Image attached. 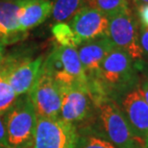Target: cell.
<instances>
[{
    "instance_id": "6da1fadb",
    "label": "cell",
    "mask_w": 148,
    "mask_h": 148,
    "mask_svg": "<svg viewBox=\"0 0 148 148\" xmlns=\"http://www.w3.org/2000/svg\"><path fill=\"white\" fill-rule=\"evenodd\" d=\"M140 71V66L128 53L114 47L103 60L96 75L88 80V90L94 105L104 100L115 102L137 88Z\"/></svg>"
},
{
    "instance_id": "7a4b0ae2",
    "label": "cell",
    "mask_w": 148,
    "mask_h": 148,
    "mask_svg": "<svg viewBox=\"0 0 148 148\" xmlns=\"http://www.w3.org/2000/svg\"><path fill=\"white\" fill-rule=\"evenodd\" d=\"M83 126L117 148H141L119 107L112 100H104L94 105L92 115Z\"/></svg>"
},
{
    "instance_id": "3957f363",
    "label": "cell",
    "mask_w": 148,
    "mask_h": 148,
    "mask_svg": "<svg viewBox=\"0 0 148 148\" xmlns=\"http://www.w3.org/2000/svg\"><path fill=\"white\" fill-rule=\"evenodd\" d=\"M38 117L29 93L16 98L5 112L8 148H31Z\"/></svg>"
},
{
    "instance_id": "277c9868",
    "label": "cell",
    "mask_w": 148,
    "mask_h": 148,
    "mask_svg": "<svg viewBox=\"0 0 148 148\" xmlns=\"http://www.w3.org/2000/svg\"><path fill=\"white\" fill-rule=\"evenodd\" d=\"M138 30L140 23L131 9L109 17V40L115 48L128 53L143 71L144 63L138 41Z\"/></svg>"
},
{
    "instance_id": "5b68a950",
    "label": "cell",
    "mask_w": 148,
    "mask_h": 148,
    "mask_svg": "<svg viewBox=\"0 0 148 148\" xmlns=\"http://www.w3.org/2000/svg\"><path fill=\"white\" fill-rule=\"evenodd\" d=\"M77 128L59 118L38 117L31 148H74Z\"/></svg>"
},
{
    "instance_id": "8992f818",
    "label": "cell",
    "mask_w": 148,
    "mask_h": 148,
    "mask_svg": "<svg viewBox=\"0 0 148 148\" xmlns=\"http://www.w3.org/2000/svg\"><path fill=\"white\" fill-rule=\"evenodd\" d=\"M29 95L37 117H60L63 103L62 90L57 83L48 74L41 71V69Z\"/></svg>"
},
{
    "instance_id": "52a82bcc",
    "label": "cell",
    "mask_w": 148,
    "mask_h": 148,
    "mask_svg": "<svg viewBox=\"0 0 148 148\" xmlns=\"http://www.w3.org/2000/svg\"><path fill=\"white\" fill-rule=\"evenodd\" d=\"M115 103L119 107L140 147L144 148L148 138V104L138 86L123 94Z\"/></svg>"
},
{
    "instance_id": "ba28073f",
    "label": "cell",
    "mask_w": 148,
    "mask_h": 148,
    "mask_svg": "<svg viewBox=\"0 0 148 148\" xmlns=\"http://www.w3.org/2000/svg\"><path fill=\"white\" fill-rule=\"evenodd\" d=\"M63 103L60 118L73 124L76 128L85 125L90 120L94 110L92 101L88 88L78 87L61 88Z\"/></svg>"
},
{
    "instance_id": "9c48e42d",
    "label": "cell",
    "mask_w": 148,
    "mask_h": 148,
    "mask_svg": "<svg viewBox=\"0 0 148 148\" xmlns=\"http://www.w3.org/2000/svg\"><path fill=\"white\" fill-rule=\"evenodd\" d=\"M69 24L81 42L108 36L109 16L87 6L70 19Z\"/></svg>"
},
{
    "instance_id": "30bf717a",
    "label": "cell",
    "mask_w": 148,
    "mask_h": 148,
    "mask_svg": "<svg viewBox=\"0 0 148 148\" xmlns=\"http://www.w3.org/2000/svg\"><path fill=\"white\" fill-rule=\"evenodd\" d=\"M43 61V56L35 59L24 57L8 74L7 81L17 97L30 92L40 75Z\"/></svg>"
},
{
    "instance_id": "8fae6325",
    "label": "cell",
    "mask_w": 148,
    "mask_h": 148,
    "mask_svg": "<svg viewBox=\"0 0 148 148\" xmlns=\"http://www.w3.org/2000/svg\"><path fill=\"white\" fill-rule=\"evenodd\" d=\"M114 48V46L108 36L83 41L77 47V52L88 80L96 75L103 60Z\"/></svg>"
},
{
    "instance_id": "7c38bea8",
    "label": "cell",
    "mask_w": 148,
    "mask_h": 148,
    "mask_svg": "<svg viewBox=\"0 0 148 148\" xmlns=\"http://www.w3.org/2000/svg\"><path fill=\"white\" fill-rule=\"evenodd\" d=\"M28 0H0V43H14L25 37L19 30L18 17L22 6Z\"/></svg>"
},
{
    "instance_id": "4fadbf2b",
    "label": "cell",
    "mask_w": 148,
    "mask_h": 148,
    "mask_svg": "<svg viewBox=\"0 0 148 148\" xmlns=\"http://www.w3.org/2000/svg\"><path fill=\"white\" fill-rule=\"evenodd\" d=\"M51 0H28L22 6L19 13V30L26 34L28 30L43 23L51 16Z\"/></svg>"
},
{
    "instance_id": "5bb4252c",
    "label": "cell",
    "mask_w": 148,
    "mask_h": 148,
    "mask_svg": "<svg viewBox=\"0 0 148 148\" xmlns=\"http://www.w3.org/2000/svg\"><path fill=\"white\" fill-rule=\"evenodd\" d=\"M58 52L64 71L83 88H88V79L76 48L58 45Z\"/></svg>"
},
{
    "instance_id": "9a60e30c",
    "label": "cell",
    "mask_w": 148,
    "mask_h": 148,
    "mask_svg": "<svg viewBox=\"0 0 148 148\" xmlns=\"http://www.w3.org/2000/svg\"><path fill=\"white\" fill-rule=\"evenodd\" d=\"M51 17L56 23L67 22L85 6V0H51Z\"/></svg>"
},
{
    "instance_id": "2e32d148",
    "label": "cell",
    "mask_w": 148,
    "mask_h": 148,
    "mask_svg": "<svg viewBox=\"0 0 148 148\" xmlns=\"http://www.w3.org/2000/svg\"><path fill=\"white\" fill-rule=\"evenodd\" d=\"M74 148H117L107 140L95 134L90 128H77V140Z\"/></svg>"
},
{
    "instance_id": "e0dca14e",
    "label": "cell",
    "mask_w": 148,
    "mask_h": 148,
    "mask_svg": "<svg viewBox=\"0 0 148 148\" xmlns=\"http://www.w3.org/2000/svg\"><path fill=\"white\" fill-rule=\"evenodd\" d=\"M51 32L57 44L60 46L77 48L82 43L67 22L55 23L51 28Z\"/></svg>"
},
{
    "instance_id": "ac0fdd59",
    "label": "cell",
    "mask_w": 148,
    "mask_h": 148,
    "mask_svg": "<svg viewBox=\"0 0 148 148\" xmlns=\"http://www.w3.org/2000/svg\"><path fill=\"white\" fill-rule=\"evenodd\" d=\"M85 6L95 9L109 17L130 9L128 0H85Z\"/></svg>"
},
{
    "instance_id": "d6986e66",
    "label": "cell",
    "mask_w": 148,
    "mask_h": 148,
    "mask_svg": "<svg viewBox=\"0 0 148 148\" xmlns=\"http://www.w3.org/2000/svg\"><path fill=\"white\" fill-rule=\"evenodd\" d=\"M17 98L13 88L9 85L7 77H0V114H4Z\"/></svg>"
},
{
    "instance_id": "ffe728a7",
    "label": "cell",
    "mask_w": 148,
    "mask_h": 148,
    "mask_svg": "<svg viewBox=\"0 0 148 148\" xmlns=\"http://www.w3.org/2000/svg\"><path fill=\"white\" fill-rule=\"evenodd\" d=\"M26 56L20 54H10L5 56L2 62L0 63V77H7L11 70L18 62Z\"/></svg>"
},
{
    "instance_id": "44dd1931",
    "label": "cell",
    "mask_w": 148,
    "mask_h": 148,
    "mask_svg": "<svg viewBox=\"0 0 148 148\" xmlns=\"http://www.w3.org/2000/svg\"><path fill=\"white\" fill-rule=\"evenodd\" d=\"M138 41H140V46L141 52H143L144 67H145L148 64V27H144V26L140 25Z\"/></svg>"
},
{
    "instance_id": "7402d4cb",
    "label": "cell",
    "mask_w": 148,
    "mask_h": 148,
    "mask_svg": "<svg viewBox=\"0 0 148 148\" xmlns=\"http://www.w3.org/2000/svg\"><path fill=\"white\" fill-rule=\"evenodd\" d=\"M135 16L140 25L148 27V4L136 6Z\"/></svg>"
},
{
    "instance_id": "603a6c76",
    "label": "cell",
    "mask_w": 148,
    "mask_h": 148,
    "mask_svg": "<svg viewBox=\"0 0 148 148\" xmlns=\"http://www.w3.org/2000/svg\"><path fill=\"white\" fill-rule=\"evenodd\" d=\"M143 70H144V73H143V77H140L138 88H140L143 98L145 99L146 103L148 104V71L146 69H143Z\"/></svg>"
},
{
    "instance_id": "cb8c5ba5",
    "label": "cell",
    "mask_w": 148,
    "mask_h": 148,
    "mask_svg": "<svg viewBox=\"0 0 148 148\" xmlns=\"http://www.w3.org/2000/svg\"><path fill=\"white\" fill-rule=\"evenodd\" d=\"M0 148H8L7 132L5 124V114H0Z\"/></svg>"
},
{
    "instance_id": "d4e9b609",
    "label": "cell",
    "mask_w": 148,
    "mask_h": 148,
    "mask_svg": "<svg viewBox=\"0 0 148 148\" xmlns=\"http://www.w3.org/2000/svg\"><path fill=\"white\" fill-rule=\"evenodd\" d=\"M5 57V45H3L2 43H0V63Z\"/></svg>"
},
{
    "instance_id": "484cf974",
    "label": "cell",
    "mask_w": 148,
    "mask_h": 148,
    "mask_svg": "<svg viewBox=\"0 0 148 148\" xmlns=\"http://www.w3.org/2000/svg\"><path fill=\"white\" fill-rule=\"evenodd\" d=\"M134 3L135 7L138 5H143V4H148V0H132Z\"/></svg>"
},
{
    "instance_id": "4316f807",
    "label": "cell",
    "mask_w": 148,
    "mask_h": 148,
    "mask_svg": "<svg viewBox=\"0 0 148 148\" xmlns=\"http://www.w3.org/2000/svg\"><path fill=\"white\" fill-rule=\"evenodd\" d=\"M144 148H148V138H147V140L145 141V145H144Z\"/></svg>"
}]
</instances>
